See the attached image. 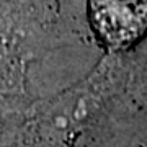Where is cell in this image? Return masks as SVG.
<instances>
[{
  "mask_svg": "<svg viewBox=\"0 0 147 147\" xmlns=\"http://www.w3.org/2000/svg\"><path fill=\"white\" fill-rule=\"evenodd\" d=\"M95 30L113 47H126L147 28V0H92Z\"/></svg>",
  "mask_w": 147,
  "mask_h": 147,
  "instance_id": "cell-1",
  "label": "cell"
}]
</instances>
